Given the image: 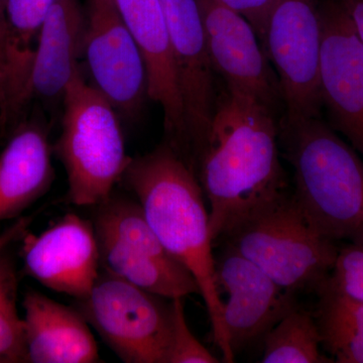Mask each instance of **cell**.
I'll list each match as a JSON object with an SVG mask.
<instances>
[{"label":"cell","instance_id":"cell-1","mask_svg":"<svg viewBox=\"0 0 363 363\" xmlns=\"http://www.w3.org/2000/svg\"><path fill=\"white\" fill-rule=\"evenodd\" d=\"M198 180L214 245L241 219L289 192L274 111L227 89L216 104Z\"/></svg>","mask_w":363,"mask_h":363},{"label":"cell","instance_id":"cell-2","mask_svg":"<svg viewBox=\"0 0 363 363\" xmlns=\"http://www.w3.org/2000/svg\"><path fill=\"white\" fill-rule=\"evenodd\" d=\"M121 182L140 203L167 252L197 283L222 362H235L227 341L223 301L215 278L209 212L197 177L164 142L149 154L133 157Z\"/></svg>","mask_w":363,"mask_h":363},{"label":"cell","instance_id":"cell-3","mask_svg":"<svg viewBox=\"0 0 363 363\" xmlns=\"http://www.w3.org/2000/svg\"><path fill=\"white\" fill-rule=\"evenodd\" d=\"M279 147L292 166L296 202L319 233L363 240V161L318 117L286 121Z\"/></svg>","mask_w":363,"mask_h":363},{"label":"cell","instance_id":"cell-4","mask_svg":"<svg viewBox=\"0 0 363 363\" xmlns=\"http://www.w3.org/2000/svg\"><path fill=\"white\" fill-rule=\"evenodd\" d=\"M62 130L52 152L65 168L68 197L81 207L111 197L133 157L128 156L121 116L79 69L67 85Z\"/></svg>","mask_w":363,"mask_h":363},{"label":"cell","instance_id":"cell-5","mask_svg":"<svg viewBox=\"0 0 363 363\" xmlns=\"http://www.w3.org/2000/svg\"><path fill=\"white\" fill-rule=\"evenodd\" d=\"M217 243L234 248L294 294L316 293L340 248L306 217L292 189L241 219Z\"/></svg>","mask_w":363,"mask_h":363},{"label":"cell","instance_id":"cell-6","mask_svg":"<svg viewBox=\"0 0 363 363\" xmlns=\"http://www.w3.org/2000/svg\"><path fill=\"white\" fill-rule=\"evenodd\" d=\"M77 309L126 363H168L173 300L100 272Z\"/></svg>","mask_w":363,"mask_h":363},{"label":"cell","instance_id":"cell-7","mask_svg":"<svg viewBox=\"0 0 363 363\" xmlns=\"http://www.w3.org/2000/svg\"><path fill=\"white\" fill-rule=\"evenodd\" d=\"M260 42L276 71L284 119L318 117L322 26L316 0H274Z\"/></svg>","mask_w":363,"mask_h":363},{"label":"cell","instance_id":"cell-8","mask_svg":"<svg viewBox=\"0 0 363 363\" xmlns=\"http://www.w3.org/2000/svg\"><path fill=\"white\" fill-rule=\"evenodd\" d=\"M82 56L93 85L121 118L135 121L149 98L147 68L114 0H86Z\"/></svg>","mask_w":363,"mask_h":363},{"label":"cell","instance_id":"cell-9","mask_svg":"<svg viewBox=\"0 0 363 363\" xmlns=\"http://www.w3.org/2000/svg\"><path fill=\"white\" fill-rule=\"evenodd\" d=\"M161 1L185 111L188 140L186 164L198 178L216 109L215 71L208 54L197 0Z\"/></svg>","mask_w":363,"mask_h":363},{"label":"cell","instance_id":"cell-10","mask_svg":"<svg viewBox=\"0 0 363 363\" xmlns=\"http://www.w3.org/2000/svg\"><path fill=\"white\" fill-rule=\"evenodd\" d=\"M215 278L223 301V325L234 357L264 340L272 327L298 305L286 290L257 264L225 243H217Z\"/></svg>","mask_w":363,"mask_h":363},{"label":"cell","instance_id":"cell-11","mask_svg":"<svg viewBox=\"0 0 363 363\" xmlns=\"http://www.w3.org/2000/svg\"><path fill=\"white\" fill-rule=\"evenodd\" d=\"M208 54L227 89L274 111L281 99L278 78L250 21L219 0H197Z\"/></svg>","mask_w":363,"mask_h":363},{"label":"cell","instance_id":"cell-12","mask_svg":"<svg viewBox=\"0 0 363 363\" xmlns=\"http://www.w3.org/2000/svg\"><path fill=\"white\" fill-rule=\"evenodd\" d=\"M320 90L332 118L363 156V44L345 7L320 9Z\"/></svg>","mask_w":363,"mask_h":363},{"label":"cell","instance_id":"cell-13","mask_svg":"<svg viewBox=\"0 0 363 363\" xmlns=\"http://www.w3.org/2000/svg\"><path fill=\"white\" fill-rule=\"evenodd\" d=\"M23 255L28 276L76 301L87 297L101 267L94 224L73 213L42 233H26Z\"/></svg>","mask_w":363,"mask_h":363},{"label":"cell","instance_id":"cell-14","mask_svg":"<svg viewBox=\"0 0 363 363\" xmlns=\"http://www.w3.org/2000/svg\"><path fill=\"white\" fill-rule=\"evenodd\" d=\"M145 64L149 98L162 107L164 143L187 162L185 111L161 0H114Z\"/></svg>","mask_w":363,"mask_h":363},{"label":"cell","instance_id":"cell-15","mask_svg":"<svg viewBox=\"0 0 363 363\" xmlns=\"http://www.w3.org/2000/svg\"><path fill=\"white\" fill-rule=\"evenodd\" d=\"M26 362L93 363L99 351L90 325L77 308L60 304L37 291L23 301Z\"/></svg>","mask_w":363,"mask_h":363},{"label":"cell","instance_id":"cell-16","mask_svg":"<svg viewBox=\"0 0 363 363\" xmlns=\"http://www.w3.org/2000/svg\"><path fill=\"white\" fill-rule=\"evenodd\" d=\"M49 130L40 118L23 121L0 152V221L16 218L55 179Z\"/></svg>","mask_w":363,"mask_h":363},{"label":"cell","instance_id":"cell-17","mask_svg":"<svg viewBox=\"0 0 363 363\" xmlns=\"http://www.w3.org/2000/svg\"><path fill=\"white\" fill-rule=\"evenodd\" d=\"M84 6L80 0H54L40 26L33 59L30 92L45 104L62 102L81 68Z\"/></svg>","mask_w":363,"mask_h":363},{"label":"cell","instance_id":"cell-18","mask_svg":"<svg viewBox=\"0 0 363 363\" xmlns=\"http://www.w3.org/2000/svg\"><path fill=\"white\" fill-rule=\"evenodd\" d=\"M95 228V227H94ZM104 271L168 298L200 295L194 278L171 255H155L95 228Z\"/></svg>","mask_w":363,"mask_h":363},{"label":"cell","instance_id":"cell-19","mask_svg":"<svg viewBox=\"0 0 363 363\" xmlns=\"http://www.w3.org/2000/svg\"><path fill=\"white\" fill-rule=\"evenodd\" d=\"M314 315L321 346L338 363H363V301L332 288L326 281L316 291Z\"/></svg>","mask_w":363,"mask_h":363},{"label":"cell","instance_id":"cell-20","mask_svg":"<svg viewBox=\"0 0 363 363\" xmlns=\"http://www.w3.org/2000/svg\"><path fill=\"white\" fill-rule=\"evenodd\" d=\"M54 0H6L9 30V100L21 107L32 100L30 78L40 26Z\"/></svg>","mask_w":363,"mask_h":363},{"label":"cell","instance_id":"cell-21","mask_svg":"<svg viewBox=\"0 0 363 363\" xmlns=\"http://www.w3.org/2000/svg\"><path fill=\"white\" fill-rule=\"evenodd\" d=\"M262 341V363L333 362L322 352L314 315L298 304L272 327Z\"/></svg>","mask_w":363,"mask_h":363},{"label":"cell","instance_id":"cell-22","mask_svg":"<svg viewBox=\"0 0 363 363\" xmlns=\"http://www.w3.org/2000/svg\"><path fill=\"white\" fill-rule=\"evenodd\" d=\"M16 298V269L4 250L0 252V362H26L23 320Z\"/></svg>","mask_w":363,"mask_h":363},{"label":"cell","instance_id":"cell-23","mask_svg":"<svg viewBox=\"0 0 363 363\" xmlns=\"http://www.w3.org/2000/svg\"><path fill=\"white\" fill-rule=\"evenodd\" d=\"M173 300V327H172L171 343L168 355V363H217L218 357L209 350L191 331L186 319L183 298Z\"/></svg>","mask_w":363,"mask_h":363},{"label":"cell","instance_id":"cell-24","mask_svg":"<svg viewBox=\"0 0 363 363\" xmlns=\"http://www.w3.org/2000/svg\"><path fill=\"white\" fill-rule=\"evenodd\" d=\"M326 281L339 292L363 301V240L339 248Z\"/></svg>","mask_w":363,"mask_h":363},{"label":"cell","instance_id":"cell-25","mask_svg":"<svg viewBox=\"0 0 363 363\" xmlns=\"http://www.w3.org/2000/svg\"><path fill=\"white\" fill-rule=\"evenodd\" d=\"M245 16L262 40L264 26L274 0H219Z\"/></svg>","mask_w":363,"mask_h":363},{"label":"cell","instance_id":"cell-26","mask_svg":"<svg viewBox=\"0 0 363 363\" xmlns=\"http://www.w3.org/2000/svg\"><path fill=\"white\" fill-rule=\"evenodd\" d=\"M9 91V30L6 0H0V113L6 111Z\"/></svg>","mask_w":363,"mask_h":363},{"label":"cell","instance_id":"cell-27","mask_svg":"<svg viewBox=\"0 0 363 363\" xmlns=\"http://www.w3.org/2000/svg\"><path fill=\"white\" fill-rule=\"evenodd\" d=\"M30 222H32L30 218H28V217L18 219L16 223L11 224L4 233H0V252L6 250L7 247H9L14 241L23 238L28 233L26 229Z\"/></svg>","mask_w":363,"mask_h":363},{"label":"cell","instance_id":"cell-28","mask_svg":"<svg viewBox=\"0 0 363 363\" xmlns=\"http://www.w3.org/2000/svg\"><path fill=\"white\" fill-rule=\"evenodd\" d=\"M353 28L363 44V0H350L345 6Z\"/></svg>","mask_w":363,"mask_h":363}]
</instances>
